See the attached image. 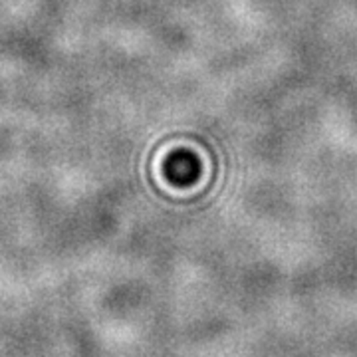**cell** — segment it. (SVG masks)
<instances>
[{"mask_svg":"<svg viewBox=\"0 0 357 357\" xmlns=\"http://www.w3.org/2000/svg\"><path fill=\"white\" fill-rule=\"evenodd\" d=\"M165 173L171 183L175 185H191L201 175V163L199 159L189 151H177L173 153L165 163Z\"/></svg>","mask_w":357,"mask_h":357,"instance_id":"obj_1","label":"cell"}]
</instances>
